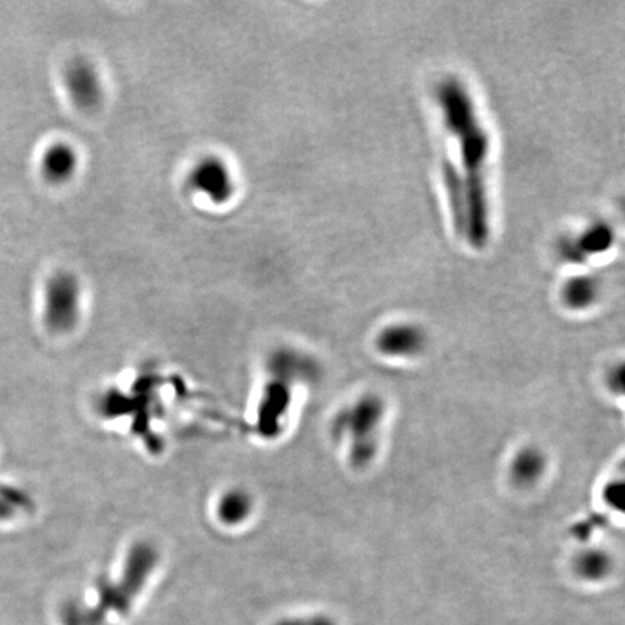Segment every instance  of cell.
<instances>
[{"label": "cell", "mask_w": 625, "mask_h": 625, "mask_svg": "<svg viewBox=\"0 0 625 625\" xmlns=\"http://www.w3.org/2000/svg\"><path fill=\"white\" fill-rule=\"evenodd\" d=\"M447 128L458 138L464 165L466 197V231L472 246L481 249L489 238V206L486 194L485 167L489 155V138L476 115L468 90L456 78H447L437 90Z\"/></svg>", "instance_id": "cell-1"}, {"label": "cell", "mask_w": 625, "mask_h": 625, "mask_svg": "<svg viewBox=\"0 0 625 625\" xmlns=\"http://www.w3.org/2000/svg\"><path fill=\"white\" fill-rule=\"evenodd\" d=\"M81 286L76 274L58 271L46 284L44 323L54 333H66L80 318Z\"/></svg>", "instance_id": "cell-3"}, {"label": "cell", "mask_w": 625, "mask_h": 625, "mask_svg": "<svg viewBox=\"0 0 625 625\" xmlns=\"http://www.w3.org/2000/svg\"><path fill=\"white\" fill-rule=\"evenodd\" d=\"M276 625H306V619H286Z\"/></svg>", "instance_id": "cell-16"}, {"label": "cell", "mask_w": 625, "mask_h": 625, "mask_svg": "<svg viewBox=\"0 0 625 625\" xmlns=\"http://www.w3.org/2000/svg\"><path fill=\"white\" fill-rule=\"evenodd\" d=\"M249 508V500L241 494L232 493L231 495L224 496V503H222V516L226 520H236L242 517Z\"/></svg>", "instance_id": "cell-13"}, {"label": "cell", "mask_w": 625, "mask_h": 625, "mask_svg": "<svg viewBox=\"0 0 625 625\" xmlns=\"http://www.w3.org/2000/svg\"><path fill=\"white\" fill-rule=\"evenodd\" d=\"M612 557L607 550L588 547L573 557V572L585 582H601L612 572Z\"/></svg>", "instance_id": "cell-9"}, {"label": "cell", "mask_w": 625, "mask_h": 625, "mask_svg": "<svg viewBox=\"0 0 625 625\" xmlns=\"http://www.w3.org/2000/svg\"><path fill=\"white\" fill-rule=\"evenodd\" d=\"M560 254H562L563 258H565L566 261H569V263L580 264L584 263L585 259H587V255H585L584 251L580 249L578 241H570V239L563 242L562 248H560Z\"/></svg>", "instance_id": "cell-15"}, {"label": "cell", "mask_w": 625, "mask_h": 625, "mask_svg": "<svg viewBox=\"0 0 625 625\" xmlns=\"http://www.w3.org/2000/svg\"><path fill=\"white\" fill-rule=\"evenodd\" d=\"M64 84L74 105L93 110L103 100V83L93 63L86 58L70 61L64 71Z\"/></svg>", "instance_id": "cell-5"}, {"label": "cell", "mask_w": 625, "mask_h": 625, "mask_svg": "<svg viewBox=\"0 0 625 625\" xmlns=\"http://www.w3.org/2000/svg\"><path fill=\"white\" fill-rule=\"evenodd\" d=\"M187 185L214 204L231 202L236 190L231 168L216 155H206L194 162L187 175Z\"/></svg>", "instance_id": "cell-4"}, {"label": "cell", "mask_w": 625, "mask_h": 625, "mask_svg": "<svg viewBox=\"0 0 625 625\" xmlns=\"http://www.w3.org/2000/svg\"><path fill=\"white\" fill-rule=\"evenodd\" d=\"M387 411L378 394H365L340 410L333 423L336 439L348 444L349 459L357 468L374 461L378 453V433Z\"/></svg>", "instance_id": "cell-2"}, {"label": "cell", "mask_w": 625, "mask_h": 625, "mask_svg": "<svg viewBox=\"0 0 625 625\" xmlns=\"http://www.w3.org/2000/svg\"><path fill=\"white\" fill-rule=\"evenodd\" d=\"M443 180L446 187L449 204H451L452 217L454 229L459 234L466 231V197H464V180L459 174L458 168L449 160L443 161Z\"/></svg>", "instance_id": "cell-10"}, {"label": "cell", "mask_w": 625, "mask_h": 625, "mask_svg": "<svg viewBox=\"0 0 625 625\" xmlns=\"http://www.w3.org/2000/svg\"><path fill=\"white\" fill-rule=\"evenodd\" d=\"M78 168V155L70 143L49 145L41 157L42 177L51 184H64L73 179Z\"/></svg>", "instance_id": "cell-8"}, {"label": "cell", "mask_w": 625, "mask_h": 625, "mask_svg": "<svg viewBox=\"0 0 625 625\" xmlns=\"http://www.w3.org/2000/svg\"><path fill=\"white\" fill-rule=\"evenodd\" d=\"M21 496L14 488H0V520L15 516L18 508H21Z\"/></svg>", "instance_id": "cell-14"}, {"label": "cell", "mask_w": 625, "mask_h": 625, "mask_svg": "<svg viewBox=\"0 0 625 625\" xmlns=\"http://www.w3.org/2000/svg\"><path fill=\"white\" fill-rule=\"evenodd\" d=\"M599 286L592 276H575L563 286L562 297L572 310H584L597 300Z\"/></svg>", "instance_id": "cell-11"}, {"label": "cell", "mask_w": 625, "mask_h": 625, "mask_svg": "<svg viewBox=\"0 0 625 625\" xmlns=\"http://www.w3.org/2000/svg\"><path fill=\"white\" fill-rule=\"evenodd\" d=\"M577 241L580 249L588 256L589 254H599V252L607 251L614 241V234H612L611 227L599 224L588 229Z\"/></svg>", "instance_id": "cell-12"}, {"label": "cell", "mask_w": 625, "mask_h": 625, "mask_svg": "<svg viewBox=\"0 0 625 625\" xmlns=\"http://www.w3.org/2000/svg\"><path fill=\"white\" fill-rule=\"evenodd\" d=\"M375 346L390 360H414L426 350L427 336L417 325L399 323L385 328L378 335Z\"/></svg>", "instance_id": "cell-6"}, {"label": "cell", "mask_w": 625, "mask_h": 625, "mask_svg": "<svg viewBox=\"0 0 625 625\" xmlns=\"http://www.w3.org/2000/svg\"><path fill=\"white\" fill-rule=\"evenodd\" d=\"M547 468V454L542 447L528 444L514 454L508 475L517 488H531L545 478Z\"/></svg>", "instance_id": "cell-7"}]
</instances>
